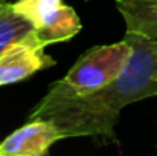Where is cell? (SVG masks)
Returning <instances> with one entry per match:
<instances>
[{"mask_svg": "<svg viewBox=\"0 0 157 156\" xmlns=\"http://www.w3.org/2000/svg\"><path fill=\"white\" fill-rule=\"evenodd\" d=\"M125 37L131 42V54L117 78L82 97L46 94L28 119H49L66 138L113 139L114 127L127 106L157 97V38L131 34Z\"/></svg>", "mask_w": 157, "mask_h": 156, "instance_id": "obj_1", "label": "cell"}, {"mask_svg": "<svg viewBox=\"0 0 157 156\" xmlns=\"http://www.w3.org/2000/svg\"><path fill=\"white\" fill-rule=\"evenodd\" d=\"M131 54V42L124 35L121 42L93 46L86 51L61 78L48 89L52 97H82L111 83L122 72Z\"/></svg>", "mask_w": 157, "mask_h": 156, "instance_id": "obj_2", "label": "cell"}, {"mask_svg": "<svg viewBox=\"0 0 157 156\" xmlns=\"http://www.w3.org/2000/svg\"><path fill=\"white\" fill-rule=\"evenodd\" d=\"M46 45L32 29L25 37L6 46L0 54V87L20 83L34 74L56 64L44 51Z\"/></svg>", "mask_w": 157, "mask_h": 156, "instance_id": "obj_3", "label": "cell"}, {"mask_svg": "<svg viewBox=\"0 0 157 156\" xmlns=\"http://www.w3.org/2000/svg\"><path fill=\"white\" fill-rule=\"evenodd\" d=\"M64 133L49 119H29L0 142V156H46Z\"/></svg>", "mask_w": 157, "mask_h": 156, "instance_id": "obj_4", "label": "cell"}, {"mask_svg": "<svg viewBox=\"0 0 157 156\" xmlns=\"http://www.w3.org/2000/svg\"><path fill=\"white\" fill-rule=\"evenodd\" d=\"M125 34L157 38V0H114Z\"/></svg>", "mask_w": 157, "mask_h": 156, "instance_id": "obj_5", "label": "cell"}, {"mask_svg": "<svg viewBox=\"0 0 157 156\" xmlns=\"http://www.w3.org/2000/svg\"><path fill=\"white\" fill-rule=\"evenodd\" d=\"M81 28H82V23L76 11L72 6L63 3L59 9L41 28L34 29V31L37 37L46 46H49L53 43H63V42L72 40L73 37L79 34Z\"/></svg>", "mask_w": 157, "mask_h": 156, "instance_id": "obj_6", "label": "cell"}, {"mask_svg": "<svg viewBox=\"0 0 157 156\" xmlns=\"http://www.w3.org/2000/svg\"><path fill=\"white\" fill-rule=\"evenodd\" d=\"M32 29V25L14 11L12 3L0 0V54L6 46L25 37Z\"/></svg>", "mask_w": 157, "mask_h": 156, "instance_id": "obj_7", "label": "cell"}, {"mask_svg": "<svg viewBox=\"0 0 157 156\" xmlns=\"http://www.w3.org/2000/svg\"><path fill=\"white\" fill-rule=\"evenodd\" d=\"M63 0H15L12 8L23 15L34 29L41 28L63 5Z\"/></svg>", "mask_w": 157, "mask_h": 156, "instance_id": "obj_8", "label": "cell"}, {"mask_svg": "<svg viewBox=\"0 0 157 156\" xmlns=\"http://www.w3.org/2000/svg\"><path fill=\"white\" fill-rule=\"evenodd\" d=\"M86 2H89V0H86Z\"/></svg>", "mask_w": 157, "mask_h": 156, "instance_id": "obj_9", "label": "cell"}]
</instances>
